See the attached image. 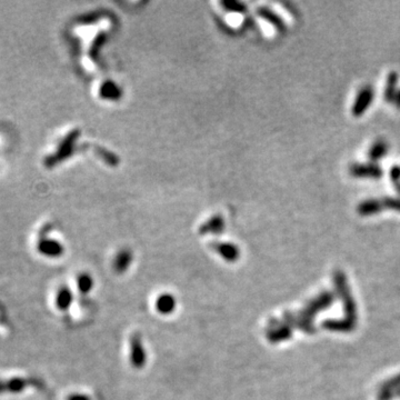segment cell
Wrapping results in <instances>:
<instances>
[{
    "label": "cell",
    "mask_w": 400,
    "mask_h": 400,
    "mask_svg": "<svg viewBox=\"0 0 400 400\" xmlns=\"http://www.w3.org/2000/svg\"><path fill=\"white\" fill-rule=\"evenodd\" d=\"M333 282H335L337 291L339 292V296L344 303V308L346 312V319L352 321V323L356 324L357 320V307L354 304L352 295H350L349 287L347 284V280H346L345 274L341 271L337 270L333 276Z\"/></svg>",
    "instance_id": "obj_1"
},
{
    "label": "cell",
    "mask_w": 400,
    "mask_h": 400,
    "mask_svg": "<svg viewBox=\"0 0 400 400\" xmlns=\"http://www.w3.org/2000/svg\"><path fill=\"white\" fill-rule=\"evenodd\" d=\"M333 300H335V297H333L331 292H323V294L319 295L317 298L308 304V306L299 317L305 323L311 325V319L313 318V316L318 311L324 310V309L331 306Z\"/></svg>",
    "instance_id": "obj_2"
},
{
    "label": "cell",
    "mask_w": 400,
    "mask_h": 400,
    "mask_svg": "<svg viewBox=\"0 0 400 400\" xmlns=\"http://www.w3.org/2000/svg\"><path fill=\"white\" fill-rule=\"evenodd\" d=\"M375 98V92L370 86L361 88L357 94L352 107V114L353 117H361L369 109Z\"/></svg>",
    "instance_id": "obj_3"
},
{
    "label": "cell",
    "mask_w": 400,
    "mask_h": 400,
    "mask_svg": "<svg viewBox=\"0 0 400 400\" xmlns=\"http://www.w3.org/2000/svg\"><path fill=\"white\" fill-rule=\"evenodd\" d=\"M349 174L359 179H380L383 170L379 165L375 163L354 164L349 168Z\"/></svg>",
    "instance_id": "obj_4"
},
{
    "label": "cell",
    "mask_w": 400,
    "mask_h": 400,
    "mask_svg": "<svg viewBox=\"0 0 400 400\" xmlns=\"http://www.w3.org/2000/svg\"><path fill=\"white\" fill-rule=\"evenodd\" d=\"M147 354L139 333H134L130 338V362L136 369H141L146 364Z\"/></svg>",
    "instance_id": "obj_5"
},
{
    "label": "cell",
    "mask_w": 400,
    "mask_h": 400,
    "mask_svg": "<svg viewBox=\"0 0 400 400\" xmlns=\"http://www.w3.org/2000/svg\"><path fill=\"white\" fill-rule=\"evenodd\" d=\"M383 208L381 199H376V198H369V199L362 200L361 203L358 205L357 212L362 217H370L378 215L381 212Z\"/></svg>",
    "instance_id": "obj_6"
},
{
    "label": "cell",
    "mask_w": 400,
    "mask_h": 400,
    "mask_svg": "<svg viewBox=\"0 0 400 400\" xmlns=\"http://www.w3.org/2000/svg\"><path fill=\"white\" fill-rule=\"evenodd\" d=\"M291 336V329L288 325H279L274 321L271 325L270 330L267 333L268 340L271 342H280L282 340L289 339Z\"/></svg>",
    "instance_id": "obj_7"
},
{
    "label": "cell",
    "mask_w": 400,
    "mask_h": 400,
    "mask_svg": "<svg viewBox=\"0 0 400 400\" xmlns=\"http://www.w3.org/2000/svg\"><path fill=\"white\" fill-rule=\"evenodd\" d=\"M176 308V299L175 297L170 294L160 295L156 300V309L157 311L162 315H169L175 310Z\"/></svg>",
    "instance_id": "obj_8"
},
{
    "label": "cell",
    "mask_w": 400,
    "mask_h": 400,
    "mask_svg": "<svg viewBox=\"0 0 400 400\" xmlns=\"http://www.w3.org/2000/svg\"><path fill=\"white\" fill-rule=\"evenodd\" d=\"M354 326H356V324L352 323V321H349L346 318L341 319V320L330 319V320H326L323 323V327L325 329H327V330L339 331V332L352 331L353 329L354 328Z\"/></svg>",
    "instance_id": "obj_9"
},
{
    "label": "cell",
    "mask_w": 400,
    "mask_h": 400,
    "mask_svg": "<svg viewBox=\"0 0 400 400\" xmlns=\"http://www.w3.org/2000/svg\"><path fill=\"white\" fill-rule=\"evenodd\" d=\"M389 146L385 140H377L376 142H374L371 145L370 149L368 151V157L371 163H376L378 160L382 159L383 157H386L388 154Z\"/></svg>",
    "instance_id": "obj_10"
},
{
    "label": "cell",
    "mask_w": 400,
    "mask_h": 400,
    "mask_svg": "<svg viewBox=\"0 0 400 400\" xmlns=\"http://www.w3.org/2000/svg\"><path fill=\"white\" fill-rule=\"evenodd\" d=\"M72 292L70 291L68 287H60L58 292H57L56 296V306L61 311L68 310L72 304Z\"/></svg>",
    "instance_id": "obj_11"
},
{
    "label": "cell",
    "mask_w": 400,
    "mask_h": 400,
    "mask_svg": "<svg viewBox=\"0 0 400 400\" xmlns=\"http://www.w3.org/2000/svg\"><path fill=\"white\" fill-rule=\"evenodd\" d=\"M215 250L225 260L229 262L236 261L239 257V250L236 246L230 244H219L215 247Z\"/></svg>",
    "instance_id": "obj_12"
},
{
    "label": "cell",
    "mask_w": 400,
    "mask_h": 400,
    "mask_svg": "<svg viewBox=\"0 0 400 400\" xmlns=\"http://www.w3.org/2000/svg\"><path fill=\"white\" fill-rule=\"evenodd\" d=\"M397 84H398V73L397 72H390L387 78L386 90H385V99L388 102L395 101L396 97H397Z\"/></svg>",
    "instance_id": "obj_13"
},
{
    "label": "cell",
    "mask_w": 400,
    "mask_h": 400,
    "mask_svg": "<svg viewBox=\"0 0 400 400\" xmlns=\"http://www.w3.org/2000/svg\"><path fill=\"white\" fill-rule=\"evenodd\" d=\"M131 260H133V258H131L129 251H121V253L117 256L116 259H115L114 262L115 270L119 274L125 273L128 269V267L130 266Z\"/></svg>",
    "instance_id": "obj_14"
},
{
    "label": "cell",
    "mask_w": 400,
    "mask_h": 400,
    "mask_svg": "<svg viewBox=\"0 0 400 400\" xmlns=\"http://www.w3.org/2000/svg\"><path fill=\"white\" fill-rule=\"evenodd\" d=\"M77 287L82 295L88 294L94 287V280L88 274H81L77 277Z\"/></svg>",
    "instance_id": "obj_15"
},
{
    "label": "cell",
    "mask_w": 400,
    "mask_h": 400,
    "mask_svg": "<svg viewBox=\"0 0 400 400\" xmlns=\"http://www.w3.org/2000/svg\"><path fill=\"white\" fill-rule=\"evenodd\" d=\"M261 15H262V17L265 18L266 20H268V22L273 24L274 26H275L276 28H277L278 30L283 31L284 29H286V24H284L282 20L280 19L277 15L274 14V12H271L270 10L265 9V10H263V11L261 12Z\"/></svg>",
    "instance_id": "obj_16"
},
{
    "label": "cell",
    "mask_w": 400,
    "mask_h": 400,
    "mask_svg": "<svg viewBox=\"0 0 400 400\" xmlns=\"http://www.w3.org/2000/svg\"><path fill=\"white\" fill-rule=\"evenodd\" d=\"M381 201L385 209H391L395 210V212H400V198L385 197L382 198Z\"/></svg>",
    "instance_id": "obj_17"
},
{
    "label": "cell",
    "mask_w": 400,
    "mask_h": 400,
    "mask_svg": "<svg viewBox=\"0 0 400 400\" xmlns=\"http://www.w3.org/2000/svg\"><path fill=\"white\" fill-rule=\"evenodd\" d=\"M399 387H400V374L397 375L396 377H394L393 379H390V380L387 381L385 385L381 387L380 390L394 391V389H398Z\"/></svg>",
    "instance_id": "obj_18"
},
{
    "label": "cell",
    "mask_w": 400,
    "mask_h": 400,
    "mask_svg": "<svg viewBox=\"0 0 400 400\" xmlns=\"http://www.w3.org/2000/svg\"><path fill=\"white\" fill-rule=\"evenodd\" d=\"M390 179L394 181L396 186H398L400 183V167L399 166H394L393 168H390Z\"/></svg>",
    "instance_id": "obj_19"
},
{
    "label": "cell",
    "mask_w": 400,
    "mask_h": 400,
    "mask_svg": "<svg viewBox=\"0 0 400 400\" xmlns=\"http://www.w3.org/2000/svg\"><path fill=\"white\" fill-rule=\"evenodd\" d=\"M394 397H395L394 391L380 390V393L378 395V400H391Z\"/></svg>",
    "instance_id": "obj_20"
},
{
    "label": "cell",
    "mask_w": 400,
    "mask_h": 400,
    "mask_svg": "<svg viewBox=\"0 0 400 400\" xmlns=\"http://www.w3.org/2000/svg\"><path fill=\"white\" fill-rule=\"evenodd\" d=\"M67 400H92L90 397L86 395H82V394H76V395H71L69 396Z\"/></svg>",
    "instance_id": "obj_21"
},
{
    "label": "cell",
    "mask_w": 400,
    "mask_h": 400,
    "mask_svg": "<svg viewBox=\"0 0 400 400\" xmlns=\"http://www.w3.org/2000/svg\"><path fill=\"white\" fill-rule=\"evenodd\" d=\"M396 105H397V107L398 108L400 109V90L398 92V94H397V97H396Z\"/></svg>",
    "instance_id": "obj_22"
},
{
    "label": "cell",
    "mask_w": 400,
    "mask_h": 400,
    "mask_svg": "<svg viewBox=\"0 0 400 400\" xmlns=\"http://www.w3.org/2000/svg\"><path fill=\"white\" fill-rule=\"evenodd\" d=\"M394 393H395V396H398V397H400V388H398L397 390H394Z\"/></svg>",
    "instance_id": "obj_23"
}]
</instances>
